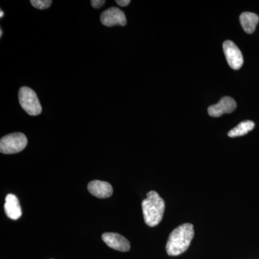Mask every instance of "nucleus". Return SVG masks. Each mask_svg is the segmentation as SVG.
<instances>
[{
  "label": "nucleus",
  "mask_w": 259,
  "mask_h": 259,
  "mask_svg": "<svg viewBox=\"0 0 259 259\" xmlns=\"http://www.w3.org/2000/svg\"><path fill=\"white\" fill-rule=\"evenodd\" d=\"M194 230L193 225L184 223L177 227L170 233L166 245L167 254L176 256L185 253L190 247L193 239Z\"/></svg>",
  "instance_id": "nucleus-1"
},
{
  "label": "nucleus",
  "mask_w": 259,
  "mask_h": 259,
  "mask_svg": "<svg viewBox=\"0 0 259 259\" xmlns=\"http://www.w3.org/2000/svg\"><path fill=\"white\" fill-rule=\"evenodd\" d=\"M142 209L146 224L149 227L158 226L164 214V200L157 192L151 191L142 202Z\"/></svg>",
  "instance_id": "nucleus-2"
},
{
  "label": "nucleus",
  "mask_w": 259,
  "mask_h": 259,
  "mask_svg": "<svg viewBox=\"0 0 259 259\" xmlns=\"http://www.w3.org/2000/svg\"><path fill=\"white\" fill-rule=\"evenodd\" d=\"M19 102L24 110L32 116L40 115L42 107L36 93L31 89L23 87L19 91Z\"/></svg>",
  "instance_id": "nucleus-3"
},
{
  "label": "nucleus",
  "mask_w": 259,
  "mask_h": 259,
  "mask_svg": "<svg viewBox=\"0 0 259 259\" xmlns=\"http://www.w3.org/2000/svg\"><path fill=\"white\" fill-rule=\"evenodd\" d=\"M27 144L28 139L21 133L7 135L0 141V151L5 154H13L23 151Z\"/></svg>",
  "instance_id": "nucleus-4"
},
{
  "label": "nucleus",
  "mask_w": 259,
  "mask_h": 259,
  "mask_svg": "<svg viewBox=\"0 0 259 259\" xmlns=\"http://www.w3.org/2000/svg\"><path fill=\"white\" fill-rule=\"evenodd\" d=\"M223 51L227 62L232 69L238 70L243 64V57L241 51L231 40H226L223 45Z\"/></svg>",
  "instance_id": "nucleus-5"
},
{
  "label": "nucleus",
  "mask_w": 259,
  "mask_h": 259,
  "mask_svg": "<svg viewBox=\"0 0 259 259\" xmlns=\"http://www.w3.org/2000/svg\"><path fill=\"white\" fill-rule=\"evenodd\" d=\"M100 20L102 25L107 27L125 26L127 23L125 13L117 8H110L104 11L100 16Z\"/></svg>",
  "instance_id": "nucleus-6"
},
{
  "label": "nucleus",
  "mask_w": 259,
  "mask_h": 259,
  "mask_svg": "<svg viewBox=\"0 0 259 259\" xmlns=\"http://www.w3.org/2000/svg\"><path fill=\"white\" fill-rule=\"evenodd\" d=\"M237 104L231 97H223L216 105L209 107L208 114L211 117H219L224 114L231 113L236 110Z\"/></svg>",
  "instance_id": "nucleus-7"
},
{
  "label": "nucleus",
  "mask_w": 259,
  "mask_h": 259,
  "mask_svg": "<svg viewBox=\"0 0 259 259\" xmlns=\"http://www.w3.org/2000/svg\"><path fill=\"white\" fill-rule=\"evenodd\" d=\"M102 238L109 247L118 251L127 252L131 249L128 240L118 233H105L102 235Z\"/></svg>",
  "instance_id": "nucleus-8"
},
{
  "label": "nucleus",
  "mask_w": 259,
  "mask_h": 259,
  "mask_svg": "<svg viewBox=\"0 0 259 259\" xmlns=\"http://www.w3.org/2000/svg\"><path fill=\"white\" fill-rule=\"evenodd\" d=\"M88 190L93 195L100 199L108 198L113 193L112 185L103 181L94 180L88 185Z\"/></svg>",
  "instance_id": "nucleus-9"
},
{
  "label": "nucleus",
  "mask_w": 259,
  "mask_h": 259,
  "mask_svg": "<svg viewBox=\"0 0 259 259\" xmlns=\"http://www.w3.org/2000/svg\"><path fill=\"white\" fill-rule=\"evenodd\" d=\"M7 216L12 220H18L21 217L22 210L18 197L15 194H9L5 198L4 205Z\"/></svg>",
  "instance_id": "nucleus-10"
},
{
  "label": "nucleus",
  "mask_w": 259,
  "mask_h": 259,
  "mask_svg": "<svg viewBox=\"0 0 259 259\" xmlns=\"http://www.w3.org/2000/svg\"><path fill=\"white\" fill-rule=\"evenodd\" d=\"M240 22L243 30L246 33L251 34L256 28L259 22V17L255 13L246 12V13H242L240 16Z\"/></svg>",
  "instance_id": "nucleus-11"
},
{
  "label": "nucleus",
  "mask_w": 259,
  "mask_h": 259,
  "mask_svg": "<svg viewBox=\"0 0 259 259\" xmlns=\"http://www.w3.org/2000/svg\"><path fill=\"white\" fill-rule=\"evenodd\" d=\"M255 123L251 120H245L240 122L236 127L228 133V136L231 138L239 137L245 136L254 128Z\"/></svg>",
  "instance_id": "nucleus-12"
},
{
  "label": "nucleus",
  "mask_w": 259,
  "mask_h": 259,
  "mask_svg": "<svg viewBox=\"0 0 259 259\" xmlns=\"http://www.w3.org/2000/svg\"><path fill=\"white\" fill-rule=\"evenodd\" d=\"M30 3L32 6L39 10H46L52 4L51 0H31Z\"/></svg>",
  "instance_id": "nucleus-13"
},
{
  "label": "nucleus",
  "mask_w": 259,
  "mask_h": 259,
  "mask_svg": "<svg viewBox=\"0 0 259 259\" xmlns=\"http://www.w3.org/2000/svg\"><path fill=\"white\" fill-rule=\"evenodd\" d=\"M105 0H92L91 5L95 9H99L105 5Z\"/></svg>",
  "instance_id": "nucleus-14"
},
{
  "label": "nucleus",
  "mask_w": 259,
  "mask_h": 259,
  "mask_svg": "<svg viewBox=\"0 0 259 259\" xmlns=\"http://www.w3.org/2000/svg\"><path fill=\"white\" fill-rule=\"evenodd\" d=\"M116 3L121 7H125L131 3V0H117Z\"/></svg>",
  "instance_id": "nucleus-15"
},
{
  "label": "nucleus",
  "mask_w": 259,
  "mask_h": 259,
  "mask_svg": "<svg viewBox=\"0 0 259 259\" xmlns=\"http://www.w3.org/2000/svg\"><path fill=\"white\" fill-rule=\"evenodd\" d=\"M3 16H4V12L1 10V12H0V18H2Z\"/></svg>",
  "instance_id": "nucleus-16"
},
{
  "label": "nucleus",
  "mask_w": 259,
  "mask_h": 259,
  "mask_svg": "<svg viewBox=\"0 0 259 259\" xmlns=\"http://www.w3.org/2000/svg\"><path fill=\"white\" fill-rule=\"evenodd\" d=\"M3 29L1 28V30H0V36H3Z\"/></svg>",
  "instance_id": "nucleus-17"
}]
</instances>
